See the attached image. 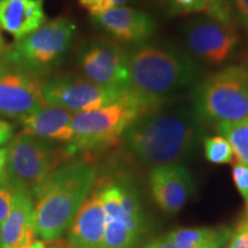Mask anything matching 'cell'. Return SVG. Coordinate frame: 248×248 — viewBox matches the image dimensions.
Wrapping results in <instances>:
<instances>
[{
	"label": "cell",
	"instance_id": "2",
	"mask_svg": "<svg viewBox=\"0 0 248 248\" xmlns=\"http://www.w3.org/2000/svg\"><path fill=\"white\" fill-rule=\"evenodd\" d=\"M130 90L147 111L195 89L199 70L190 54L163 42H145L128 54Z\"/></svg>",
	"mask_w": 248,
	"mask_h": 248
},
{
	"label": "cell",
	"instance_id": "18",
	"mask_svg": "<svg viewBox=\"0 0 248 248\" xmlns=\"http://www.w3.org/2000/svg\"><path fill=\"white\" fill-rule=\"evenodd\" d=\"M74 113L64 108L46 105L32 115L21 121L23 132L44 140L70 142L74 133L71 129V117Z\"/></svg>",
	"mask_w": 248,
	"mask_h": 248
},
{
	"label": "cell",
	"instance_id": "1",
	"mask_svg": "<svg viewBox=\"0 0 248 248\" xmlns=\"http://www.w3.org/2000/svg\"><path fill=\"white\" fill-rule=\"evenodd\" d=\"M202 132L203 121L193 106L172 102L139 116L121 141L139 162L155 168L186 159Z\"/></svg>",
	"mask_w": 248,
	"mask_h": 248
},
{
	"label": "cell",
	"instance_id": "12",
	"mask_svg": "<svg viewBox=\"0 0 248 248\" xmlns=\"http://www.w3.org/2000/svg\"><path fill=\"white\" fill-rule=\"evenodd\" d=\"M186 46L192 54L209 64L228 60L238 44L233 24H225L210 17H195L183 26Z\"/></svg>",
	"mask_w": 248,
	"mask_h": 248
},
{
	"label": "cell",
	"instance_id": "25",
	"mask_svg": "<svg viewBox=\"0 0 248 248\" xmlns=\"http://www.w3.org/2000/svg\"><path fill=\"white\" fill-rule=\"evenodd\" d=\"M14 190L8 183H0V224L8 216L13 202Z\"/></svg>",
	"mask_w": 248,
	"mask_h": 248
},
{
	"label": "cell",
	"instance_id": "9",
	"mask_svg": "<svg viewBox=\"0 0 248 248\" xmlns=\"http://www.w3.org/2000/svg\"><path fill=\"white\" fill-rule=\"evenodd\" d=\"M77 62L84 78L93 84L119 92L130 88L128 54L111 40L85 42L79 49Z\"/></svg>",
	"mask_w": 248,
	"mask_h": 248
},
{
	"label": "cell",
	"instance_id": "24",
	"mask_svg": "<svg viewBox=\"0 0 248 248\" xmlns=\"http://www.w3.org/2000/svg\"><path fill=\"white\" fill-rule=\"evenodd\" d=\"M232 178L235 187L245 201L246 219H248V167L240 162H235L232 168Z\"/></svg>",
	"mask_w": 248,
	"mask_h": 248
},
{
	"label": "cell",
	"instance_id": "34",
	"mask_svg": "<svg viewBox=\"0 0 248 248\" xmlns=\"http://www.w3.org/2000/svg\"><path fill=\"white\" fill-rule=\"evenodd\" d=\"M26 248H46V244L45 241L43 240H33L29 246H27Z\"/></svg>",
	"mask_w": 248,
	"mask_h": 248
},
{
	"label": "cell",
	"instance_id": "23",
	"mask_svg": "<svg viewBox=\"0 0 248 248\" xmlns=\"http://www.w3.org/2000/svg\"><path fill=\"white\" fill-rule=\"evenodd\" d=\"M80 6L89 12L93 17L98 16L108 11V9L123 7V6L133 4L137 0H78Z\"/></svg>",
	"mask_w": 248,
	"mask_h": 248
},
{
	"label": "cell",
	"instance_id": "13",
	"mask_svg": "<svg viewBox=\"0 0 248 248\" xmlns=\"http://www.w3.org/2000/svg\"><path fill=\"white\" fill-rule=\"evenodd\" d=\"M152 197L163 212L177 214L194 192V182L179 163L155 167L150 173Z\"/></svg>",
	"mask_w": 248,
	"mask_h": 248
},
{
	"label": "cell",
	"instance_id": "5",
	"mask_svg": "<svg viewBox=\"0 0 248 248\" xmlns=\"http://www.w3.org/2000/svg\"><path fill=\"white\" fill-rule=\"evenodd\" d=\"M76 26L67 17L43 24L35 32L7 47L2 61L42 79L63 61L69 51Z\"/></svg>",
	"mask_w": 248,
	"mask_h": 248
},
{
	"label": "cell",
	"instance_id": "35",
	"mask_svg": "<svg viewBox=\"0 0 248 248\" xmlns=\"http://www.w3.org/2000/svg\"><path fill=\"white\" fill-rule=\"evenodd\" d=\"M0 248H1V238H0Z\"/></svg>",
	"mask_w": 248,
	"mask_h": 248
},
{
	"label": "cell",
	"instance_id": "6",
	"mask_svg": "<svg viewBox=\"0 0 248 248\" xmlns=\"http://www.w3.org/2000/svg\"><path fill=\"white\" fill-rule=\"evenodd\" d=\"M194 110L210 122H237L248 117V69L231 66L214 73L194 89Z\"/></svg>",
	"mask_w": 248,
	"mask_h": 248
},
{
	"label": "cell",
	"instance_id": "27",
	"mask_svg": "<svg viewBox=\"0 0 248 248\" xmlns=\"http://www.w3.org/2000/svg\"><path fill=\"white\" fill-rule=\"evenodd\" d=\"M177 9L185 13H206L203 0H172Z\"/></svg>",
	"mask_w": 248,
	"mask_h": 248
},
{
	"label": "cell",
	"instance_id": "20",
	"mask_svg": "<svg viewBox=\"0 0 248 248\" xmlns=\"http://www.w3.org/2000/svg\"><path fill=\"white\" fill-rule=\"evenodd\" d=\"M215 129L229 141L237 162L248 167V117L237 122L216 123Z\"/></svg>",
	"mask_w": 248,
	"mask_h": 248
},
{
	"label": "cell",
	"instance_id": "16",
	"mask_svg": "<svg viewBox=\"0 0 248 248\" xmlns=\"http://www.w3.org/2000/svg\"><path fill=\"white\" fill-rule=\"evenodd\" d=\"M35 237V207L31 195L14 191L11 212L0 224L1 248H26Z\"/></svg>",
	"mask_w": 248,
	"mask_h": 248
},
{
	"label": "cell",
	"instance_id": "33",
	"mask_svg": "<svg viewBox=\"0 0 248 248\" xmlns=\"http://www.w3.org/2000/svg\"><path fill=\"white\" fill-rule=\"evenodd\" d=\"M6 51H7V46H6L5 42H4V38H2L1 33H0V62H1L2 59H4V55L6 53Z\"/></svg>",
	"mask_w": 248,
	"mask_h": 248
},
{
	"label": "cell",
	"instance_id": "10",
	"mask_svg": "<svg viewBox=\"0 0 248 248\" xmlns=\"http://www.w3.org/2000/svg\"><path fill=\"white\" fill-rule=\"evenodd\" d=\"M125 91H110L93 84L84 77L75 75L54 76L42 82L43 98L47 105L70 110L71 113L95 110L121 100Z\"/></svg>",
	"mask_w": 248,
	"mask_h": 248
},
{
	"label": "cell",
	"instance_id": "19",
	"mask_svg": "<svg viewBox=\"0 0 248 248\" xmlns=\"http://www.w3.org/2000/svg\"><path fill=\"white\" fill-rule=\"evenodd\" d=\"M232 232L225 228L179 229L168 234L177 248H222L230 239Z\"/></svg>",
	"mask_w": 248,
	"mask_h": 248
},
{
	"label": "cell",
	"instance_id": "30",
	"mask_svg": "<svg viewBox=\"0 0 248 248\" xmlns=\"http://www.w3.org/2000/svg\"><path fill=\"white\" fill-rule=\"evenodd\" d=\"M7 148H0V183L7 182Z\"/></svg>",
	"mask_w": 248,
	"mask_h": 248
},
{
	"label": "cell",
	"instance_id": "21",
	"mask_svg": "<svg viewBox=\"0 0 248 248\" xmlns=\"http://www.w3.org/2000/svg\"><path fill=\"white\" fill-rule=\"evenodd\" d=\"M204 156L214 164H226L233 161V151L229 141L222 136L207 137L203 140Z\"/></svg>",
	"mask_w": 248,
	"mask_h": 248
},
{
	"label": "cell",
	"instance_id": "3",
	"mask_svg": "<svg viewBox=\"0 0 248 248\" xmlns=\"http://www.w3.org/2000/svg\"><path fill=\"white\" fill-rule=\"evenodd\" d=\"M97 168L80 160L58 168L35 191V230L43 241L60 239L92 192Z\"/></svg>",
	"mask_w": 248,
	"mask_h": 248
},
{
	"label": "cell",
	"instance_id": "4",
	"mask_svg": "<svg viewBox=\"0 0 248 248\" xmlns=\"http://www.w3.org/2000/svg\"><path fill=\"white\" fill-rule=\"evenodd\" d=\"M146 107L128 89L121 100L95 110L75 113L71 117L74 137L67 150H104L117 144L129 126L146 113Z\"/></svg>",
	"mask_w": 248,
	"mask_h": 248
},
{
	"label": "cell",
	"instance_id": "14",
	"mask_svg": "<svg viewBox=\"0 0 248 248\" xmlns=\"http://www.w3.org/2000/svg\"><path fill=\"white\" fill-rule=\"evenodd\" d=\"M95 23L117 40L138 45L148 42L156 30L154 18L129 6L108 9L94 17Z\"/></svg>",
	"mask_w": 248,
	"mask_h": 248
},
{
	"label": "cell",
	"instance_id": "7",
	"mask_svg": "<svg viewBox=\"0 0 248 248\" xmlns=\"http://www.w3.org/2000/svg\"><path fill=\"white\" fill-rule=\"evenodd\" d=\"M68 150H55L44 139L21 132L7 148V182L14 191L33 194L62 161Z\"/></svg>",
	"mask_w": 248,
	"mask_h": 248
},
{
	"label": "cell",
	"instance_id": "15",
	"mask_svg": "<svg viewBox=\"0 0 248 248\" xmlns=\"http://www.w3.org/2000/svg\"><path fill=\"white\" fill-rule=\"evenodd\" d=\"M105 213L97 188L92 191L74 217L68 232L73 248H104Z\"/></svg>",
	"mask_w": 248,
	"mask_h": 248
},
{
	"label": "cell",
	"instance_id": "31",
	"mask_svg": "<svg viewBox=\"0 0 248 248\" xmlns=\"http://www.w3.org/2000/svg\"><path fill=\"white\" fill-rule=\"evenodd\" d=\"M145 248H177V247L173 245V243L170 240V238L168 237V235H166V237L160 238V239L151 243L147 247H145Z\"/></svg>",
	"mask_w": 248,
	"mask_h": 248
},
{
	"label": "cell",
	"instance_id": "26",
	"mask_svg": "<svg viewBox=\"0 0 248 248\" xmlns=\"http://www.w3.org/2000/svg\"><path fill=\"white\" fill-rule=\"evenodd\" d=\"M228 248H248V219L241 222L235 231L232 232Z\"/></svg>",
	"mask_w": 248,
	"mask_h": 248
},
{
	"label": "cell",
	"instance_id": "28",
	"mask_svg": "<svg viewBox=\"0 0 248 248\" xmlns=\"http://www.w3.org/2000/svg\"><path fill=\"white\" fill-rule=\"evenodd\" d=\"M231 5L233 4V7L239 16L241 23L248 30V0H230Z\"/></svg>",
	"mask_w": 248,
	"mask_h": 248
},
{
	"label": "cell",
	"instance_id": "22",
	"mask_svg": "<svg viewBox=\"0 0 248 248\" xmlns=\"http://www.w3.org/2000/svg\"><path fill=\"white\" fill-rule=\"evenodd\" d=\"M207 16L225 24L232 23V5L230 0H203Z\"/></svg>",
	"mask_w": 248,
	"mask_h": 248
},
{
	"label": "cell",
	"instance_id": "32",
	"mask_svg": "<svg viewBox=\"0 0 248 248\" xmlns=\"http://www.w3.org/2000/svg\"><path fill=\"white\" fill-rule=\"evenodd\" d=\"M46 248H73L68 243H64L60 239L51 241V244L48 246H46Z\"/></svg>",
	"mask_w": 248,
	"mask_h": 248
},
{
	"label": "cell",
	"instance_id": "11",
	"mask_svg": "<svg viewBox=\"0 0 248 248\" xmlns=\"http://www.w3.org/2000/svg\"><path fill=\"white\" fill-rule=\"evenodd\" d=\"M46 105L40 79L13 64L0 62V115L22 121Z\"/></svg>",
	"mask_w": 248,
	"mask_h": 248
},
{
	"label": "cell",
	"instance_id": "29",
	"mask_svg": "<svg viewBox=\"0 0 248 248\" xmlns=\"http://www.w3.org/2000/svg\"><path fill=\"white\" fill-rule=\"evenodd\" d=\"M13 135V126L4 120H0V146L7 142Z\"/></svg>",
	"mask_w": 248,
	"mask_h": 248
},
{
	"label": "cell",
	"instance_id": "17",
	"mask_svg": "<svg viewBox=\"0 0 248 248\" xmlns=\"http://www.w3.org/2000/svg\"><path fill=\"white\" fill-rule=\"evenodd\" d=\"M46 22L44 0H0V28L20 40Z\"/></svg>",
	"mask_w": 248,
	"mask_h": 248
},
{
	"label": "cell",
	"instance_id": "8",
	"mask_svg": "<svg viewBox=\"0 0 248 248\" xmlns=\"http://www.w3.org/2000/svg\"><path fill=\"white\" fill-rule=\"evenodd\" d=\"M105 213L104 248H135L144 231L137 192L122 179H106L97 188Z\"/></svg>",
	"mask_w": 248,
	"mask_h": 248
}]
</instances>
